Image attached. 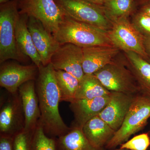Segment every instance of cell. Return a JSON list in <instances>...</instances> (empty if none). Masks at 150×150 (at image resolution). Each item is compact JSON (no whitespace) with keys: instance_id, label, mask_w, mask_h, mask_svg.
<instances>
[{"instance_id":"obj_23","label":"cell","mask_w":150,"mask_h":150,"mask_svg":"<svg viewBox=\"0 0 150 150\" xmlns=\"http://www.w3.org/2000/svg\"><path fill=\"white\" fill-rule=\"evenodd\" d=\"M101 6L112 22L122 18H129L134 13L135 2L134 0H108Z\"/></svg>"},{"instance_id":"obj_3","label":"cell","mask_w":150,"mask_h":150,"mask_svg":"<svg viewBox=\"0 0 150 150\" xmlns=\"http://www.w3.org/2000/svg\"><path fill=\"white\" fill-rule=\"evenodd\" d=\"M16 0H10L0 6V64L9 60L27 62L17 42L16 27L19 17Z\"/></svg>"},{"instance_id":"obj_20","label":"cell","mask_w":150,"mask_h":150,"mask_svg":"<svg viewBox=\"0 0 150 150\" xmlns=\"http://www.w3.org/2000/svg\"><path fill=\"white\" fill-rule=\"evenodd\" d=\"M71 128L67 134L56 138L57 150H97L86 139L82 129Z\"/></svg>"},{"instance_id":"obj_18","label":"cell","mask_w":150,"mask_h":150,"mask_svg":"<svg viewBox=\"0 0 150 150\" xmlns=\"http://www.w3.org/2000/svg\"><path fill=\"white\" fill-rule=\"evenodd\" d=\"M82 130L89 142L97 150L105 147L115 132L98 115L88 121Z\"/></svg>"},{"instance_id":"obj_33","label":"cell","mask_w":150,"mask_h":150,"mask_svg":"<svg viewBox=\"0 0 150 150\" xmlns=\"http://www.w3.org/2000/svg\"><path fill=\"white\" fill-rule=\"evenodd\" d=\"M149 1H150V0H141V1H142V4H144V3L146 2Z\"/></svg>"},{"instance_id":"obj_16","label":"cell","mask_w":150,"mask_h":150,"mask_svg":"<svg viewBox=\"0 0 150 150\" xmlns=\"http://www.w3.org/2000/svg\"><path fill=\"white\" fill-rule=\"evenodd\" d=\"M35 81H28L22 85L18 89L25 118V131L35 130L40 118Z\"/></svg>"},{"instance_id":"obj_12","label":"cell","mask_w":150,"mask_h":150,"mask_svg":"<svg viewBox=\"0 0 150 150\" xmlns=\"http://www.w3.org/2000/svg\"><path fill=\"white\" fill-rule=\"evenodd\" d=\"M27 25L42 65L47 66L51 63V58L61 45L40 21L29 17Z\"/></svg>"},{"instance_id":"obj_8","label":"cell","mask_w":150,"mask_h":150,"mask_svg":"<svg viewBox=\"0 0 150 150\" xmlns=\"http://www.w3.org/2000/svg\"><path fill=\"white\" fill-rule=\"evenodd\" d=\"M20 14H26L40 21L54 35L65 14L55 0H16Z\"/></svg>"},{"instance_id":"obj_6","label":"cell","mask_w":150,"mask_h":150,"mask_svg":"<svg viewBox=\"0 0 150 150\" xmlns=\"http://www.w3.org/2000/svg\"><path fill=\"white\" fill-rule=\"evenodd\" d=\"M58 6L67 16L77 21L91 25L109 31L112 21L101 6L85 0H55Z\"/></svg>"},{"instance_id":"obj_34","label":"cell","mask_w":150,"mask_h":150,"mask_svg":"<svg viewBox=\"0 0 150 150\" xmlns=\"http://www.w3.org/2000/svg\"><path fill=\"white\" fill-rule=\"evenodd\" d=\"M116 150H129L126 149H117Z\"/></svg>"},{"instance_id":"obj_17","label":"cell","mask_w":150,"mask_h":150,"mask_svg":"<svg viewBox=\"0 0 150 150\" xmlns=\"http://www.w3.org/2000/svg\"><path fill=\"white\" fill-rule=\"evenodd\" d=\"M123 62L136 79L141 92L150 97V63L132 51H123Z\"/></svg>"},{"instance_id":"obj_14","label":"cell","mask_w":150,"mask_h":150,"mask_svg":"<svg viewBox=\"0 0 150 150\" xmlns=\"http://www.w3.org/2000/svg\"><path fill=\"white\" fill-rule=\"evenodd\" d=\"M110 94L92 99H74L70 102L69 108L74 116L71 127L82 129L88 121L99 115L109 102Z\"/></svg>"},{"instance_id":"obj_25","label":"cell","mask_w":150,"mask_h":150,"mask_svg":"<svg viewBox=\"0 0 150 150\" xmlns=\"http://www.w3.org/2000/svg\"><path fill=\"white\" fill-rule=\"evenodd\" d=\"M150 145L149 134L144 133L135 136L120 145V149L129 150H147Z\"/></svg>"},{"instance_id":"obj_9","label":"cell","mask_w":150,"mask_h":150,"mask_svg":"<svg viewBox=\"0 0 150 150\" xmlns=\"http://www.w3.org/2000/svg\"><path fill=\"white\" fill-rule=\"evenodd\" d=\"M9 93L8 97L1 104L0 136L13 137L24 130L25 118L18 92Z\"/></svg>"},{"instance_id":"obj_4","label":"cell","mask_w":150,"mask_h":150,"mask_svg":"<svg viewBox=\"0 0 150 150\" xmlns=\"http://www.w3.org/2000/svg\"><path fill=\"white\" fill-rule=\"evenodd\" d=\"M150 118V97L141 92L134 97L120 128L105 145L108 149H115L127 142L141 131Z\"/></svg>"},{"instance_id":"obj_31","label":"cell","mask_w":150,"mask_h":150,"mask_svg":"<svg viewBox=\"0 0 150 150\" xmlns=\"http://www.w3.org/2000/svg\"><path fill=\"white\" fill-rule=\"evenodd\" d=\"M86 1L92 3L97 5L102 6L108 0H85Z\"/></svg>"},{"instance_id":"obj_19","label":"cell","mask_w":150,"mask_h":150,"mask_svg":"<svg viewBox=\"0 0 150 150\" xmlns=\"http://www.w3.org/2000/svg\"><path fill=\"white\" fill-rule=\"evenodd\" d=\"M28 17L26 14H20L16 27V41L23 54L29 58L33 64L39 68L42 64L28 27Z\"/></svg>"},{"instance_id":"obj_28","label":"cell","mask_w":150,"mask_h":150,"mask_svg":"<svg viewBox=\"0 0 150 150\" xmlns=\"http://www.w3.org/2000/svg\"><path fill=\"white\" fill-rule=\"evenodd\" d=\"M0 150H14L13 137L0 136Z\"/></svg>"},{"instance_id":"obj_2","label":"cell","mask_w":150,"mask_h":150,"mask_svg":"<svg viewBox=\"0 0 150 150\" xmlns=\"http://www.w3.org/2000/svg\"><path fill=\"white\" fill-rule=\"evenodd\" d=\"M61 45L71 43L82 48L112 45L108 31L65 15L57 32L53 35Z\"/></svg>"},{"instance_id":"obj_29","label":"cell","mask_w":150,"mask_h":150,"mask_svg":"<svg viewBox=\"0 0 150 150\" xmlns=\"http://www.w3.org/2000/svg\"><path fill=\"white\" fill-rule=\"evenodd\" d=\"M139 11L150 16V1L142 4Z\"/></svg>"},{"instance_id":"obj_15","label":"cell","mask_w":150,"mask_h":150,"mask_svg":"<svg viewBox=\"0 0 150 150\" xmlns=\"http://www.w3.org/2000/svg\"><path fill=\"white\" fill-rule=\"evenodd\" d=\"M121 51L112 45L83 48L82 67L85 74H93L113 62Z\"/></svg>"},{"instance_id":"obj_32","label":"cell","mask_w":150,"mask_h":150,"mask_svg":"<svg viewBox=\"0 0 150 150\" xmlns=\"http://www.w3.org/2000/svg\"><path fill=\"white\" fill-rule=\"evenodd\" d=\"M10 1V0H0V4H4V3Z\"/></svg>"},{"instance_id":"obj_21","label":"cell","mask_w":150,"mask_h":150,"mask_svg":"<svg viewBox=\"0 0 150 150\" xmlns=\"http://www.w3.org/2000/svg\"><path fill=\"white\" fill-rule=\"evenodd\" d=\"M110 93L94 75L85 74L79 81L75 99H92Z\"/></svg>"},{"instance_id":"obj_1","label":"cell","mask_w":150,"mask_h":150,"mask_svg":"<svg viewBox=\"0 0 150 150\" xmlns=\"http://www.w3.org/2000/svg\"><path fill=\"white\" fill-rule=\"evenodd\" d=\"M35 82L40 112L39 121L45 134L48 137L57 138L71 130L64 123L59 110L61 102L60 91L51 64L38 68Z\"/></svg>"},{"instance_id":"obj_24","label":"cell","mask_w":150,"mask_h":150,"mask_svg":"<svg viewBox=\"0 0 150 150\" xmlns=\"http://www.w3.org/2000/svg\"><path fill=\"white\" fill-rule=\"evenodd\" d=\"M32 150H57L56 138L48 137L45 134L39 121L34 130Z\"/></svg>"},{"instance_id":"obj_30","label":"cell","mask_w":150,"mask_h":150,"mask_svg":"<svg viewBox=\"0 0 150 150\" xmlns=\"http://www.w3.org/2000/svg\"><path fill=\"white\" fill-rule=\"evenodd\" d=\"M144 46L146 52L150 59V36L144 37Z\"/></svg>"},{"instance_id":"obj_5","label":"cell","mask_w":150,"mask_h":150,"mask_svg":"<svg viewBox=\"0 0 150 150\" xmlns=\"http://www.w3.org/2000/svg\"><path fill=\"white\" fill-rule=\"evenodd\" d=\"M110 92L136 95L141 89L131 71L126 67L123 58H116L93 74Z\"/></svg>"},{"instance_id":"obj_10","label":"cell","mask_w":150,"mask_h":150,"mask_svg":"<svg viewBox=\"0 0 150 150\" xmlns=\"http://www.w3.org/2000/svg\"><path fill=\"white\" fill-rule=\"evenodd\" d=\"M38 68L34 64L23 65L14 62H6L1 64L0 86L9 93L18 91L20 87L30 81H35Z\"/></svg>"},{"instance_id":"obj_27","label":"cell","mask_w":150,"mask_h":150,"mask_svg":"<svg viewBox=\"0 0 150 150\" xmlns=\"http://www.w3.org/2000/svg\"><path fill=\"white\" fill-rule=\"evenodd\" d=\"M131 22L142 35L150 37V16L138 11L133 14Z\"/></svg>"},{"instance_id":"obj_26","label":"cell","mask_w":150,"mask_h":150,"mask_svg":"<svg viewBox=\"0 0 150 150\" xmlns=\"http://www.w3.org/2000/svg\"><path fill=\"white\" fill-rule=\"evenodd\" d=\"M34 130H23L15 135L13 137L14 150H32Z\"/></svg>"},{"instance_id":"obj_7","label":"cell","mask_w":150,"mask_h":150,"mask_svg":"<svg viewBox=\"0 0 150 150\" xmlns=\"http://www.w3.org/2000/svg\"><path fill=\"white\" fill-rule=\"evenodd\" d=\"M108 35L113 46L122 51L135 52L150 62L144 46V36L134 26L129 18L123 17L112 21Z\"/></svg>"},{"instance_id":"obj_11","label":"cell","mask_w":150,"mask_h":150,"mask_svg":"<svg viewBox=\"0 0 150 150\" xmlns=\"http://www.w3.org/2000/svg\"><path fill=\"white\" fill-rule=\"evenodd\" d=\"M83 48L71 43L62 44L51 58L54 69L62 70L80 81L85 74L82 67Z\"/></svg>"},{"instance_id":"obj_22","label":"cell","mask_w":150,"mask_h":150,"mask_svg":"<svg viewBox=\"0 0 150 150\" xmlns=\"http://www.w3.org/2000/svg\"><path fill=\"white\" fill-rule=\"evenodd\" d=\"M55 74L60 91L61 102H72L75 99L79 80L73 75L62 70H55Z\"/></svg>"},{"instance_id":"obj_13","label":"cell","mask_w":150,"mask_h":150,"mask_svg":"<svg viewBox=\"0 0 150 150\" xmlns=\"http://www.w3.org/2000/svg\"><path fill=\"white\" fill-rule=\"evenodd\" d=\"M135 95L111 92L109 102L98 116L116 132L122 125Z\"/></svg>"}]
</instances>
